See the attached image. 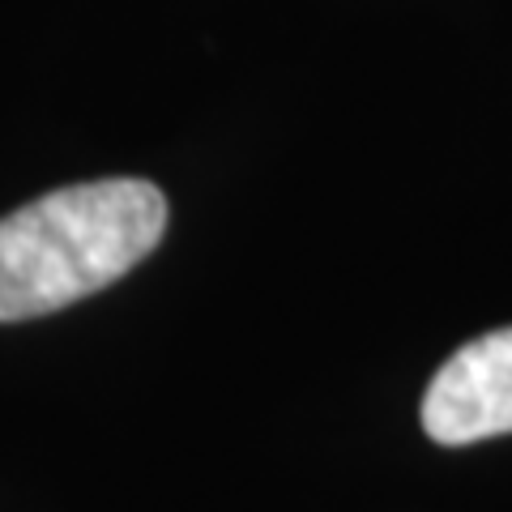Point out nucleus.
<instances>
[{
  "mask_svg": "<svg viewBox=\"0 0 512 512\" xmlns=\"http://www.w3.org/2000/svg\"><path fill=\"white\" fill-rule=\"evenodd\" d=\"M167 231V197L116 175L56 188L0 218V320H35L107 291Z\"/></svg>",
  "mask_w": 512,
  "mask_h": 512,
  "instance_id": "nucleus-1",
  "label": "nucleus"
},
{
  "mask_svg": "<svg viewBox=\"0 0 512 512\" xmlns=\"http://www.w3.org/2000/svg\"><path fill=\"white\" fill-rule=\"evenodd\" d=\"M423 431L436 444H474L512 431V329L466 342L431 376Z\"/></svg>",
  "mask_w": 512,
  "mask_h": 512,
  "instance_id": "nucleus-2",
  "label": "nucleus"
}]
</instances>
